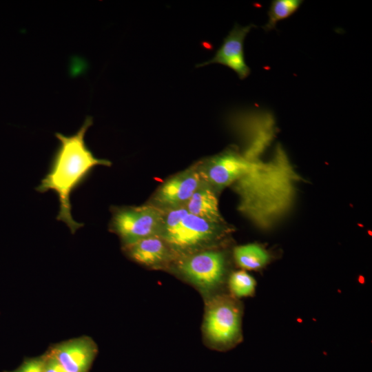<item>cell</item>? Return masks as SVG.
Returning a JSON list of instances; mask_svg holds the SVG:
<instances>
[{
	"mask_svg": "<svg viewBox=\"0 0 372 372\" xmlns=\"http://www.w3.org/2000/svg\"><path fill=\"white\" fill-rule=\"evenodd\" d=\"M92 123V118L88 116L75 134L65 136L55 133L59 145L54 153L48 172L36 187L41 193L50 190L56 193L59 201L56 220L65 223L72 234L83 226L72 216V192L87 178L95 166L112 165L108 160L97 158L85 141V133Z\"/></svg>",
	"mask_w": 372,
	"mask_h": 372,
	"instance_id": "6da1fadb",
	"label": "cell"
},
{
	"mask_svg": "<svg viewBox=\"0 0 372 372\" xmlns=\"http://www.w3.org/2000/svg\"><path fill=\"white\" fill-rule=\"evenodd\" d=\"M226 231L223 224L191 214L182 207L163 211L160 236L177 260L198 251L216 249L225 237Z\"/></svg>",
	"mask_w": 372,
	"mask_h": 372,
	"instance_id": "7a4b0ae2",
	"label": "cell"
},
{
	"mask_svg": "<svg viewBox=\"0 0 372 372\" xmlns=\"http://www.w3.org/2000/svg\"><path fill=\"white\" fill-rule=\"evenodd\" d=\"M242 307L231 295L220 293L209 298L204 318L203 333L209 347L227 351L240 343Z\"/></svg>",
	"mask_w": 372,
	"mask_h": 372,
	"instance_id": "3957f363",
	"label": "cell"
},
{
	"mask_svg": "<svg viewBox=\"0 0 372 372\" xmlns=\"http://www.w3.org/2000/svg\"><path fill=\"white\" fill-rule=\"evenodd\" d=\"M177 272L209 298L219 294L227 284L229 261L227 254L218 249H206L176 260Z\"/></svg>",
	"mask_w": 372,
	"mask_h": 372,
	"instance_id": "277c9868",
	"label": "cell"
},
{
	"mask_svg": "<svg viewBox=\"0 0 372 372\" xmlns=\"http://www.w3.org/2000/svg\"><path fill=\"white\" fill-rule=\"evenodd\" d=\"M110 230L127 246L143 238L160 236L163 211L150 205L112 207Z\"/></svg>",
	"mask_w": 372,
	"mask_h": 372,
	"instance_id": "5b68a950",
	"label": "cell"
},
{
	"mask_svg": "<svg viewBox=\"0 0 372 372\" xmlns=\"http://www.w3.org/2000/svg\"><path fill=\"white\" fill-rule=\"evenodd\" d=\"M202 179L214 190L220 189L253 172L256 165L233 149L197 163Z\"/></svg>",
	"mask_w": 372,
	"mask_h": 372,
	"instance_id": "8992f818",
	"label": "cell"
},
{
	"mask_svg": "<svg viewBox=\"0 0 372 372\" xmlns=\"http://www.w3.org/2000/svg\"><path fill=\"white\" fill-rule=\"evenodd\" d=\"M202 180L196 163L165 180L149 204L163 211L184 207Z\"/></svg>",
	"mask_w": 372,
	"mask_h": 372,
	"instance_id": "52a82bcc",
	"label": "cell"
},
{
	"mask_svg": "<svg viewBox=\"0 0 372 372\" xmlns=\"http://www.w3.org/2000/svg\"><path fill=\"white\" fill-rule=\"evenodd\" d=\"M254 26L249 25L241 27L235 25L224 39L222 45L217 50L215 56L209 61L196 66L200 67L211 63H219L234 70L240 79L247 77L250 73V68L245 61L243 43L246 35Z\"/></svg>",
	"mask_w": 372,
	"mask_h": 372,
	"instance_id": "ba28073f",
	"label": "cell"
},
{
	"mask_svg": "<svg viewBox=\"0 0 372 372\" xmlns=\"http://www.w3.org/2000/svg\"><path fill=\"white\" fill-rule=\"evenodd\" d=\"M96 352V346L91 339L81 338L54 347L49 355L68 372H87Z\"/></svg>",
	"mask_w": 372,
	"mask_h": 372,
	"instance_id": "9c48e42d",
	"label": "cell"
},
{
	"mask_svg": "<svg viewBox=\"0 0 372 372\" xmlns=\"http://www.w3.org/2000/svg\"><path fill=\"white\" fill-rule=\"evenodd\" d=\"M123 247L132 260L147 267L164 268L176 260L169 247L160 236H149Z\"/></svg>",
	"mask_w": 372,
	"mask_h": 372,
	"instance_id": "30bf717a",
	"label": "cell"
},
{
	"mask_svg": "<svg viewBox=\"0 0 372 372\" xmlns=\"http://www.w3.org/2000/svg\"><path fill=\"white\" fill-rule=\"evenodd\" d=\"M184 207L191 214L210 222L223 224L214 189L203 180Z\"/></svg>",
	"mask_w": 372,
	"mask_h": 372,
	"instance_id": "8fae6325",
	"label": "cell"
},
{
	"mask_svg": "<svg viewBox=\"0 0 372 372\" xmlns=\"http://www.w3.org/2000/svg\"><path fill=\"white\" fill-rule=\"evenodd\" d=\"M234 258L240 267L247 270L261 269L271 260L270 254L257 244H247L235 247Z\"/></svg>",
	"mask_w": 372,
	"mask_h": 372,
	"instance_id": "7c38bea8",
	"label": "cell"
},
{
	"mask_svg": "<svg viewBox=\"0 0 372 372\" xmlns=\"http://www.w3.org/2000/svg\"><path fill=\"white\" fill-rule=\"evenodd\" d=\"M227 286L231 295L236 298L253 296L256 282L253 276L244 270L234 271L229 274Z\"/></svg>",
	"mask_w": 372,
	"mask_h": 372,
	"instance_id": "4fadbf2b",
	"label": "cell"
},
{
	"mask_svg": "<svg viewBox=\"0 0 372 372\" xmlns=\"http://www.w3.org/2000/svg\"><path fill=\"white\" fill-rule=\"evenodd\" d=\"M302 3L300 0H273L268 11L269 20L263 27L265 31L275 28L276 23L292 15Z\"/></svg>",
	"mask_w": 372,
	"mask_h": 372,
	"instance_id": "5bb4252c",
	"label": "cell"
},
{
	"mask_svg": "<svg viewBox=\"0 0 372 372\" xmlns=\"http://www.w3.org/2000/svg\"><path fill=\"white\" fill-rule=\"evenodd\" d=\"M45 358H34L25 361L14 372H44Z\"/></svg>",
	"mask_w": 372,
	"mask_h": 372,
	"instance_id": "9a60e30c",
	"label": "cell"
},
{
	"mask_svg": "<svg viewBox=\"0 0 372 372\" xmlns=\"http://www.w3.org/2000/svg\"><path fill=\"white\" fill-rule=\"evenodd\" d=\"M44 372H68L52 356L48 355L45 358Z\"/></svg>",
	"mask_w": 372,
	"mask_h": 372,
	"instance_id": "2e32d148",
	"label": "cell"
}]
</instances>
